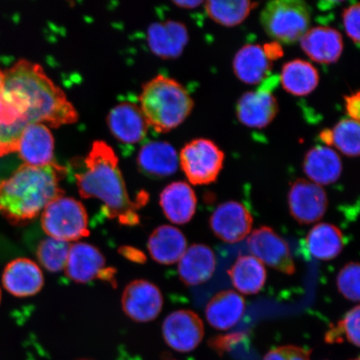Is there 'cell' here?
Segmentation results:
<instances>
[{
    "label": "cell",
    "mask_w": 360,
    "mask_h": 360,
    "mask_svg": "<svg viewBox=\"0 0 360 360\" xmlns=\"http://www.w3.org/2000/svg\"><path fill=\"white\" fill-rule=\"evenodd\" d=\"M2 283L10 294L19 298L37 295L43 289L44 278L41 269L27 258L13 259L4 268Z\"/></svg>",
    "instance_id": "5bb4252c"
},
{
    "label": "cell",
    "mask_w": 360,
    "mask_h": 360,
    "mask_svg": "<svg viewBox=\"0 0 360 360\" xmlns=\"http://www.w3.org/2000/svg\"><path fill=\"white\" fill-rule=\"evenodd\" d=\"M148 250L157 263L170 265L179 262L186 253L187 240L183 232L171 225H161L148 240Z\"/></svg>",
    "instance_id": "603a6c76"
},
{
    "label": "cell",
    "mask_w": 360,
    "mask_h": 360,
    "mask_svg": "<svg viewBox=\"0 0 360 360\" xmlns=\"http://www.w3.org/2000/svg\"><path fill=\"white\" fill-rule=\"evenodd\" d=\"M351 360H359V358L357 357L356 359H351Z\"/></svg>",
    "instance_id": "b9f144b4"
},
{
    "label": "cell",
    "mask_w": 360,
    "mask_h": 360,
    "mask_svg": "<svg viewBox=\"0 0 360 360\" xmlns=\"http://www.w3.org/2000/svg\"><path fill=\"white\" fill-rule=\"evenodd\" d=\"M311 8L302 0H274L260 15L265 33L278 44L300 42L310 29Z\"/></svg>",
    "instance_id": "5b68a950"
},
{
    "label": "cell",
    "mask_w": 360,
    "mask_h": 360,
    "mask_svg": "<svg viewBox=\"0 0 360 360\" xmlns=\"http://www.w3.org/2000/svg\"><path fill=\"white\" fill-rule=\"evenodd\" d=\"M311 351L295 345L281 346L265 354L263 360H310Z\"/></svg>",
    "instance_id": "e575fe53"
},
{
    "label": "cell",
    "mask_w": 360,
    "mask_h": 360,
    "mask_svg": "<svg viewBox=\"0 0 360 360\" xmlns=\"http://www.w3.org/2000/svg\"><path fill=\"white\" fill-rule=\"evenodd\" d=\"M210 226L219 240L233 244L250 235L253 217L241 202L227 201L219 205L210 216Z\"/></svg>",
    "instance_id": "4fadbf2b"
},
{
    "label": "cell",
    "mask_w": 360,
    "mask_h": 360,
    "mask_svg": "<svg viewBox=\"0 0 360 360\" xmlns=\"http://www.w3.org/2000/svg\"><path fill=\"white\" fill-rule=\"evenodd\" d=\"M233 70L236 77L243 83L255 85L267 78L272 70V62L262 46L247 44L233 58Z\"/></svg>",
    "instance_id": "d4e9b609"
},
{
    "label": "cell",
    "mask_w": 360,
    "mask_h": 360,
    "mask_svg": "<svg viewBox=\"0 0 360 360\" xmlns=\"http://www.w3.org/2000/svg\"><path fill=\"white\" fill-rule=\"evenodd\" d=\"M292 217L300 224L321 220L328 209L327 193L323 188L307 179H297L288 193Z\"/></svg>",
    "instance_id": "7c38bea8"
},
{
    "label": "cell",
    "mask_w": 360,
    "mask_h": 360,
    "mask_svg": "<svg viewBox=\"0 0 360 360\" xmlns=\"http://www.w3.org/2000/svg\"><path fill=\"white\" fill-rule=\"evenodd\" d=\"M247 244L252 256L263 264L288 276L295 273L289 245L271 228L262 226L255 229L248 238Z\"/></svg>",
    "instance_id": "30bf717a"
},
{
    "label": "cell",
    "mask_w": 360,
    "mask_h": 360,
    "mask_svg": "<svg viewBox=\"0 0 360 360\" xmlns=\"http://www.w3.org/2000/svg\"><path fill=\"white\" fill-rule=\"evenodd\" d=\"M4 79V71L0 69V86H1L2 82Z\"/></svg>",
    "instance_id": "ab89813d"
},
{
    "label": "cell",
    "mask_w": 360,
    "mask_h": 360,
    "mask_svg": "<svg viewBox=\"0 0 360 360\" xmlns=\"http://www.w3.org/2000/svg\"><path fill=\"white\" fill-rule=\"evenodd\" d=\"M162 335L170 349L179 353L191 352L204 339V323L191 310H176L165 319Z\"/></svg>",
    "instance_id": "9c48e42d"
},
{
    "label": "cell",
    "mask_w": 360,
    "mask_h": 360,
    "mask_svg": "<svg viewBox=\"0 0 360 360\" xmlns=\"http://www.w3.org/2000/svg\"><path fill=\"white\" fill-rule=\"evenodd\" d=\"M78 120L73 103L41 65L20 60L4 72L0 86V156L17 152L21 135L30 124L58 128Z\"/></svg>",
    "instance_id": "6da1fadb"
},
{
    "label": "cell",
    "mask_w": 360,
    "mask_h": 360,
    "mask_svg": "<svg viewBox=\"0 0 360 360\" xmlns=\"http://www.w3.org/2000/svg\"><path fill=\"white\" fill-rule=\"evenodd\" d=\"M245 311L244 297L233 290L218 292L205 309L207 321L218 330H228L236 326Z\"/></svg>",
    "instance_id": "cb8c5ba5"
},
{
    "label": "cell",
    "mask_w": 360,
    "mask_h": 360,
    "mask_svg": "<svg viewBox=\"0 0 360 360\" xmlns=\"http://www.w3.org/2000/svg\"><path fill=\"white\" fill-rule=\"evenodd\" d=\"M300 42L305 55L314 62L322 65L335 64L344 51L342 34L328 26L310 28Z\"/></svg>",
    "instance_id": "2e32d148"
},
{
    "label": "cell",
    "mask_w": 360,
    "mask_h": 360,
    "mask_svg": "<svg viewBox=\"0 0 360 360\" xmlns=\"http://www.w3.org/2000/svg\"><path fill=\"white\" fill-rule=\"evenodd\" d=\"M360 94L359 92L345 97V110L349 119L359 121L360 114Z\"/></svg>",
    "instance_id": "8d00e7d4"
},
{
    "label": "cell",
    "mask_w": 360,
    "mask_h": 360,
    "mask_svg": "<svg viewBox=\"0 0 360 360\" xmlns=\"http://www.w3.org/2000/svg\"><path fill=\"white\" fill-rule=\"evenodd\" d=\"M188 40L186 25L177 21L155 22L148 30V42L152 51L162 58L181 55Z\"/></svg>",
    "instance_id": "7402d4cb"
},
{
    "label": "cell",
    "mask_w": 360,
    "mask_h": 360,
    "mask_svg": "<svg viewBox=\"0 0 360 360\" xmlns=\"http://www.w3.org/2000/svg\"><path fill=\"white\" fill-rule=\"evenodd\" d=\"M359 17L360 6L359 3L345 8L343 24L346 34L357 46L359 44Z\"/></svg>",
    "instance_id": "d590c367"
},
{
    "label": "cell",
    "mask_w": 360,
    "mask_h": 360,
    "mask_svg": "<svg viewBox=\"0 0 360 360\" xmlns=\"http://www.w3.org/2000/svg\"><path fill=\"white\" fill-rule=\"evenodd\" d=\"M343 233L334 224L321 223L310 229L306 246L314 258L328 261L339 256L344 249Z\"/></svg>",
    "instance_id": "f1b7e54d"
},
{
    "label": "cell",
    "mask_w": 360,
    "mask_h": 360,
    "mask_svg": "<svg viewBox=\"0 0 360 360\" xmlns=\"http://www.w3.org/2000/svg\"><path fill=\"white\" fill-rule=\"evenodd\" d=\"M233 287L241 294H258L266 283L264 265L252 255H240L228 271Z\"/></svg>",
    "instance_id": "4316f807"
},
{
    "label": "cell",
    "mask_w": 360,
    "mask_h": 360,
    "mask_svg": "<svg viewBox=\"0 0 360 360\" xmlns=\"http://www.w3.org/2000/svg\"><path fill=\"white\" fill-rule=\"evenodd\" d=\"M123 311L131 321L148 323L155 321L162 311L164 297L159 287L146 280L130 282L121 297Z\"/></svg>",
    "instance_id": "8fae6325"
},
{
    "label": "cell",
    "mask_w": 360,
    "mask_h": 360,
    "mask_svg": "<svg viewBox=\"0 0 360 360\" xmlns=\"http://www.w3.org/2000/svg\"><path fill=\"white\" fill-rule=\"evenodd\" d=\"M224 151L209 139H193L180 151L179 162L193 186H206L218 179L223 169Z\"/></svg>",
    "instance_id": "52a82bcc"
},
{
    "label": "cell",
    "mask_w": 360,
    "mask_h": 360,
    "mask_svg": "<svg viewBox=\"0 0 360 360\" xmlns=\"http://www.w3.org/2000/svg\"><path fill=\"white\" fill-rule=\"evenodd\" d=\"M160 205L171 223L184 224L190 222L195 214L197 197L190 184L174 182L161 192Z\"/></svg>",
    "instance_id": "ffe728a7"
},
{
    "label": "cell",
    "mask_w": 360,
    "mask_h": 360,
    "mask_svg": "<svg viewBox=\"0 0 360 360\" xmlns=\"http://www.w3.org/2000/svg\"><path fill=\"white\" fill-rule=\"evenodd\" d=\"M65 274L72 281L86 283L96 278L114 285L115 271L106 267V259L97 247L79 242L70 245Z\"/></svg>",
    "instance_id": "ba28073f"
},
{
    "label": "cell",
    "mask_w": 360,
    "mask_h": 360,
    "mask_svg": "<svg viewBox=\"0 0 360 360\" xmlns=\"http://www.w3.org/2000/svg\"><path fill=\"white\" fill-rule=\"evenodd\" d=\"M359 306H355L346 313L345 317L336 326L330 328L326 333L325 340L328 344L342 343L347 340L356 347L360 345Z\"/></svg>",
    "instance_id": "d6a6232c"
},
{
    "label": "cell",
    "mask_w": 360,
    "mask_h": 360,
    "mask_svg": "<svg viewBox=\"0 0 360 360\" xmlns=\"http://www.w3.org/2000/svg\"><path fill=\"white\" fill-rule=\"evenodd\" d=\"M321 139L323 143H325L326 146H332V131L331 129H325L321 133Z\"/></svg>",
    "instance_id": "f35d334b"
},
{
    "label": "cell",
    "mask_w": 360,
    "mask_h": 360,
    "mask_svg": "<svg viewBox=\"0 0 360 360\" xmlns=\"http://www.w3.org/2000/svg\"><path fill=\"white\" fill-rule=\"evenodd\" d=\"M205 10L211 20L224 27H236L244 22L258 3L245 0H227L205 2Z\"/></svg>",
    "instance_id": "f546056e"
},
{
    "label": "cell",
    "mask_w": 360,
    "mask_h": 360,
    "mask_svg": "<svg viewBox=\"0 0 360 360\" xmlns=\"http://www.w3.org/2000/svg\"><path fill=\"white\" fill-rule=\"evenodd\" d=\"M359 263L350 262L342 268L337 276V287L340 294L353 302L359 301Z\"/></svg>",
    "instance_id": "836d02e7"
},
{
    "label": "cell",
    "mask_w": 360,
    "mask_h": 360,
    "mask_svg": "<svg viewBox=\"0 0 360 360\" xmlns=\"http://www.w3.org/2000/svg\"><path fill=\"white\" fill-rule=\"evenodd\" d=\"M41 226L49 237L67 243L89 236V218L84 205L74 198L64 195L45 207L41 214Z\"/></svg>",
    "instance_id": "8992f818"
},
{
    "label": "cell",
    "mask_w": 360,
    "mask_h": 360,
    "mask_svg": "<svg viewBox=\"0 0 360 360\" xmlns=\"http://www.w3.org/2000/svg\"><path fill=\"white\" fill-rule=\"evenodd\" d=\"M167 360H176V359H167Z\"/></svg>",
    "instance_id": "7bdbcfd3"
},
{
    "label": "cell",
    "mask_w": 360,
    "mask_h": 360,
    "mask_svg": "<svg viewBox=\"0 0 360 360\" xmlns=\"http://www.w3.org/2000/svg\"><path fill=\"white\" fill-rule=\"evenodd\" d=\"M304 172L309 179L319 186H328L337 181L343 171L340 156L332 148L315 146L304 156Z\"/></svg>",
    "instance_id": "44dd1931"
},
{
    "label": "cell",
    "mask_w": 360,
    "mask_h": 360,
    "mask_svg": "<svg viewBox=\"0 0 360 360\" xmlns=\"http://www.w3.org/2000/svg\"><path fill=\"white\" fill-rule=\"evenodd\" d=\"M174 4L179 8H195L201 6V4H204L205 1H197V0L191 1V0H188V1H174Z\"/></svg>",
    "instance_id": "74e56055"
},
{
    "label": "cell",
    "mask_w": 360,
    "mask_h": 360,
    "mask_svg": "<svg viewBox=\"0 0 360 360\" xmlns=\"http://www.w3.org/2000/svg\"><path fill=\"white\" fill-rule=\"evenodd\" d=\"M70 249V243L48 237L39 242L36 256L40 265L47 271L58 273L65 268Z\"/></svg>",
    "instance_id": "4dcf8cb0"
},
{
    "label": "cell",
    "mask_w": 360,
    "mask_h": 360,
    "mask_svg": "<svg viewBox=\"0 0 360 360\" xmlns=\"http://www.w3.org/2000/svg\"><path fill=\"white\" fill-rule=\"evenodd\" d=\"M112 135L124 143H136L146 138L148 125L141 108L124 102L112 108L107 118Z\"/></svg>",
    "instance_id": "ac0fdd59"
},
{
    "label": "cell",
    "mask_w": 360,
    "mask_h": 360,
    "mask_svg": "<svg viewBox=\"0 0 360 360\" xmlns=\"http://www.w3.org/2000/svg\"><path fill=\"white\" fill-rule=\"evenodd\" d=\"M0 301H1V290H0Z\"/></svg>",
    "instance_id": "60d3db41"
},
{
    "label": "cell",
    "mask_w": 360,
    "mask_h": 360,
    "mask_svg": "<svg viewBox=\"0 0 360 360\" xmlns=\"http://www.w3.org/2000/svg\"><path fill=\"white\" fill-rule=\"evenodd\" d=\"M278 112L277 98L265 90L246 92L236 105L238 121L251 129H264L271 124Z\"/></svg>",
    "instance_id": "9a60e30c"
},
{
    "label": "cell",
    "mask_w": 360,
    "mask_h": 360,
    "mask_svg": "<svg viewBox=\"0 0 360 360\" xmlns=\"http://www.w3.org/2000/svg\"><path fill=\"white\" fill-rule=\"evenodd\" d=\"M138 164L143 172L164 178L176 172L179 162L177 152L170 143L154 141L146 143L139 151Z\"/></svg>",
    "instance_id": "484cf974"
},
{
    "label": "cell",
    "mask_w": 360,
    "mask_h": 360,
    "mask_svg": "<svg viewBox=\"0 0 360 360\" xmlns=\"http://www.w3.org/2000/svg\"><path fill=\"white\" fill-rule=\"evenodd\" d=\"M215 268L213 250L210 246L197 244L188 248L179 261L178 273L184 285L197 286L210 281Z\"/></svg>",
    "instance_id": "d6986e66"
},
{
    "label": "cell",
    "mask_w": 360,
    "mask_h": 360,
    "mask_svg": "<svg viewBox=\"0 0 360 360\" xmlns=\"http://www.w3.org/2000/svg\"><path fill=\"white\" fill-rule=\"evenodd\" d=\"M75 181L80 196L102 201L110 219L129 226L141 221L137 210L143 200L130 198L118 157L105 141L94 142L83 167L75 173Z\"/></svg>",
    "instance_id": "7a4b0ae2"
},
{
    "label": "cell",
    "mask_w": 360,
    "mask_h": 360,
    "mask_svg": "<svg viewBox=\"0 0 360 360\" xmlns=\"http://www.w3.org/2000/svg\"><path fill=\"white\" fill-rule=\"evenodd\" d=\"M65 174L56 162L39 167L21 165L0 182V215L13 225L37 218L49 202L64 195L60 182Z\"/></svg>",
    "instance_id": "3957f363"
},
{
    "label": "cell",
    "mask_w": 360,
    "mask_h": 360,
    "mask_svg": "<svg viewBox=\"0 0 360 360\" xmlns=\"http://www.w3.org/2000/svg\"><path fill=\"white\" fill-rule=\"evenodd\" d=\"M332 131V146L349 157L359 155L360 125L359 121L346 118L340 121Z\"/></svg>",
    "instance_id": "1f68e13d"
},
{
    "label": "cell",
    "mask_w": 360,
    "mask_h": 360,
    "mask_svg": "<svg viewBox=\"0 0 360 360\" xmlns=\"http://www.w3.org/2000/svg\"><path fill=\"white\" fill-rule=\"evenodd\" d=\"M55 141L48 126L33 124L22 132L17 152L24 164L30 166H44L53 163Z\"/></svg>",
    "instance_id": "e0dca14e"
},
{
    "label": "cell",
    "mask_w": 360,
    "mask_h": 360,
    "mask_svg": "<svg viewBox=\"0 0 360 360\" xmlns=\"http://www.w3.org/2000/svg\"><path fill=\"white\" fill-rule=\"evenodd\" d=\"M281 82L287 93L302 97L309 96L318 87L319 75L311 63L292 60L283 65Z\"/></svg>",
    "instance_id": "83f0119b"
},
{
    "label": "cell",
    "mask_w": 360,
    "mask_h": 360,
    "mask_svg": "<svg viewBox=\"0 0 360 360\" xmlns=\"http://www.w3.org/2000/svg\"><path fill=\"white\" fill-rule=\"evenodd\" d=\"M139 103L148 125L159 133L177 128L195 106L190 93L181 84L161 75L143 85Z\"/></svg>",
    "instance_id": "277c9868"
}]
</instances>
